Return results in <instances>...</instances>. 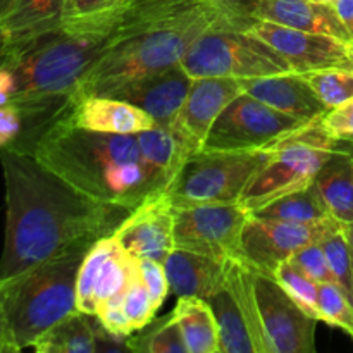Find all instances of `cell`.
<instances>
[{
	"instance_id": "cell-11",
	"label": "cell",
	"mask_w": 353,
	"mask_h": 353,
	"mask_svg": "<svg viewBox=\"0 0 353 353\" xmlns=\"http://www.w3.org/2000/svg\"><path fill=\"white\" fill-rule=\"evenodd\" d=\"M340 226V221L331 216L314 223H293L250 214L241 234V261L262 274L274 276L296 250L321 243Z\"/></svg>"
},
{
	"instance_id": "cell-51",
	"label": "cell",
	"mask_w": 353,
	"mask_h": 353,
	"mask_svg": "<svg viewBox=\"0 0 353 353\" xmlns=\"http://www.w3.org/2000/svg\"><path fill=\"white\" fill-rule=\"evenodd\" d=\"M350 148H352V154H353V141H350Z\"/></svg>"
},
{
	"instance_id": "cell-48",
	"label": "cell",
	"mask_w": 353,
	"mask_h": 353,
	"mask_svg": "<svg viewBox=\"0 0 353 353\" xmlns=\"http://www.w3.org/2000/svg\"><path fill=\"white\" fill-rule=\"evenodd\" d=\"M341 230H343V234L347 236L348 245H350L352 252H353V223H347V224H341Z\"/></svg>"
},
{
	"instance_id": "cell-2",
	"label": "cell",
	"mask_w": 353,
	"mask_h": 353,
	"mask_svg": "<svg viewBox=\"0 0 353 353\" xmlns=\"http://www.w3.org/2000/svg\"><path fill=\"white\" fill-rule=\"evenodd\" d=\"M250 17L221 0H137L116 40L102 52L76 86L71 102L110 95L124 83L176 65L190 45L216 28H247Z\"/></svg>"
},
{
	"instance_id": "cell-38",
	"label": "cell",
	"mask_w": 353,
	"mask_h": 353,
	"mask_svg": "<svg viewBox=\"0 0 353 353\" xmlns=\"http://www.w3.org/2000/svg\"><path fill=\"white\" fill-rule=\"evenodd\" d=\"M140 268L141 281L145 283L147 290L150 292L152 300H154L157 310H161L169 292H171V285H169V278L164 264L159 261H152V259H140Z\"/></svg>"
},
{
	"instance_id": "cell-53",
	"label": "cell",
	"mask_w": 353,
	"mask_h": 353,
	"mask_svg": "<svg viewBox=\"0 0 353 353\" xmlns=\"http://www.w3.org/2000/svg\"><path fill=\"white\" fill-rule=\"evenodd\" d=\"M134 2H137V0H134Z\"/></svg>"
},
{
	"instance_id": "cell-5",
	"label": "cell",
	"mask_w": 353,
	"mask_h": 353,
	"mask_svg": "<svg viewBox=\"0 0 353 353\" xmlns=\"http://www.w3.org/2000/svg\"><path fill=\"white\" fill-rule=\"evenodd\" d=\"M95 240L78 241L21 274L0 281L3 307L21 350L31 348L48 327L78 310V271Z\"/></svg>"
},
{
	"instance_id": "cell-33",
	"label": "cell",
	"mask_w": 353,
	"mask_h": 353,
	"mask_svg": "<svg viewBox=\"0 0 353 353\" xmlns=\"http://www.w3.org/2000/svg\"><path fill=\"white\" fill-rule=\"evenodd\" d=\"M336 286L353 302V254L341 226L321 241Z\"/></svg>"
},
{
	"instance_id": "cell-27",
	"label": "cell",
	"mask_w": 353,
	"mask_h": 353,
	"mask_svg": "<svg viewBox=\"0 0 353 353\" xmlns=\"http://www.w3.org/2000/svg\"><path fill=\"white\" fill-rule=\"evenodd\" d=\"M140 279V259L124 250L116 240L112 252L107 255L97 276L95 292H93L95 309L107 300L124 296Z\"/></svg>"
},
{
	"instance_id": "cell-24",
	"label": "cell",
	"mask_w": 353,
	"mask_h": 353,
	"mask_svg": "<svg viewBox=\"0 0 353 353\" xmlns=\"http://www.w3.org/2000/svg\"><path fill=\"white\" fill-rule=\"evenodd\" d=\"M188 353H221L219 326L210 303L196 296H179L174 310Z\"/></svg>"
},
{
	"instance_id": "cell-18",
	"label": "cell",
	"mask_w": 353,
	"mask_h": 353,
	"mask_svg": "<svg viewBox=\"0 0 353 353\" xmlns=\"http://www.w3.org/2000/svg\"><path fill=\"white\" fill-rule=\"evenodd\" d=\"M68 117L74 126L110 134H138L155 126L150 114L140 107L105 95L76 100L69 109Z\"/></svg>"
},
{
	"instance_id": "cell-45",
	"label": "cell",
	"mask_w": 353,
	"mask_h": 353,
	"mask_svg": "<svg viewBox=\"0 0 353 353\" xmlns=\"http://www.w3.org/2000/svg\"><path fill=\"white\" fill-rule=\"evenodd\" d=\"M331 7L353 40V0H334Z\"/></svg>"
},
{
	"instance_id": "cell-8",
	"label": "cell",
	"mask_w": 353,
	"mask_h": 353,
	"mask_svg": "<svg viewBox=\"0 0 353 353\" xmlns=\"http://www.w3.org/2000/svg\"><path fill=\"white\" fill-rule=\"evenodd\" d=\"M179 64L192 78L250 79L292 71L268 43L243 28H216L196 38Z\"/></svg>"
},
{
	"instance_id": "cell-9",
	"label": "cell",
	"mask_w": 353,
	"mask_h": 353,
	"mask_svg": "<svg viewBox=\"0 0 353 353\" xmlns=\"http://www.w3.org/2000/svg\"><path fill=\"white\" fill-rule=\"evenodd\" d=\"M250 214L240 202L176 207V248L217 261H241V234Z\"/></svg>"
},
{
	"instance_id": "cell-20",
	"label": "cell",
	"mask_w": 353,
	"mask_h": 353,
	"mask_svg": "<svg viewBox=\"0 0 353 353\" xmlns=\"http://www.w3.org/2000/svg\"><path fill=\"white\" fill-rule=\"evenodd\" d=\"M252 19L268 21L293 30L323 33L353 41L331 6L312 0H259L250 12Z\"/></svg>"
},
{
	"instance_id": "cell-26",
	"label": "cell",
	"mask_w": 353,
	"mask_h": 353,
	"mask_svg": "<svg viewBox=\"0 0 353 353\" xmlns=\"http://www.w3.org/2000/svg\"><path fill=\"white\" fill-rule=\"evenodd\" d=\"M95 316L76 310L40 334L31 348L38 353H95Z\"/></svg>"
},
{
	"instance_id": "cell-14",
	"label": "cell",
	"mask_w": 353,
	"mask_h": 353,
	"mask_svg": "<svg viewBox=\"0 0 353 353\" xmlns=\"http://www.w3.org/2000/svg\"><path fill=\"white\" fill-rule=\"evenodd\" d=\"M241 93L240 79L193 78L188 95L169 128L190 154L200 152L217 117Z\"/></svg>"
},
{
	"instance_id": "cell-13",
	"label": "cell",
	"mask_w": 353,
	"mask_h": 353,
	"mask_svg": "<svg viewBox=\"0 0 353 353\" xmlns=\"http://www.w3.org/2000/svg\"><path fill=\"white\" fill-rule=\"evenodd\" d=\"M245 31L268 43L300 74L327 68L353 69V41L259 19H252Z\"/></svg>"
},
{
	"instance_id": "cell-47",
	"label": "cell",
	"mask_w": 353,
	"mask_h": 353,
	"mask_svg": "<svg viewBox=\"0 0 353 353\" xmlns=\"http://www.w3.org/2000/svg\"><path fill=\"white\" fill-rule=\"evenodd\" d=\"M7 48H9V40H7L6 33H3V30L0 28V65H2L3 59H6Z\"/></svg>"
},
{
	"instance_id": "cell-25",
	"label": "cell",
	"mask_w": 353,
	"mask_h": 353,
	"mask_svg": "<svg viewBox=\"0 0 353 353\" xmlns=\"http://www.w3.org/2000/svg\"><path fill=\"white\" fill-rule=\"evenodd\" d=\"M207 302L212 307L219 326L221 353H259L243 309L228 279Z\"/></svg>"
},
{
	"instance_id": "cell-4",
	"label": "cell",
	"mask_w": 353,
	"mask_h": 353,
	"mask_svg": "<svg viewBox=\"0 0 353 353\" xmlns=\"http://www.w3.org/2000/svg\"><path fill=\"white\" fill-rule=\"evenodd\" d=\"M68 112L45 130L31 155L69 185L103 203L131 212L150 199L137 134L85 130L74 126Z\"/></svg>"
},
{
	"instance_id": "cell-46",
	"label": "cell",
	"mask_w": 353,
	"mask_h": 353,
	"mask_svg": "<svg viewBox=\"0 0 353 353\" xmlns=\"http://www.w3.org/2000/svg\"><path fill=\"white\" fill-rule=\"evenodd\" d=\"M221 2L226 3V6L230 7L231 10H234V12L250 17L252 9H254V6L259 2V0H221Z\"/></svg>"
},
{
	"instance_id": "cell-31",
	"label": "cell",
	"mask_w": 353,
	"mask_h": 353,
	"mask_svg": "<svg viewBox=\"0 0 353 353\" xmlns=\"http://www.w3.org/2000/svg\"><path fill=\"white\" fill-rule=\"evenodd\" d=\"M303 76L327 110L353 99V69L327 68Z\"/></svg>"
},
{
	"instance_id": "cell-36",
	"label": "cell",
	"mask_w": 353,
	"mask_h": 353,
	"mask_svg": "<svg viewBox=\"0 0 353 353\" xmlns=\"http://www.w3.org/2000/svg\"><path fill=\"white\" fill-rule=\"evenodd\" d=\"M123 307L126 310L128 317H130L134 333L145 330L155 319L159 312L154 300H152L150 292H148L141 279L124 295Z\"/></svg>"
},
{
	"instance_id": "cell-40",
	"label": "cell",
	"mask_w": 353,
	"mask_h": 353,
	"mask_svg": "<svg viewBox=\"0 0 353 353\" xmlns=\"http://www.w3.org/2000/svg\"><path fill=\"white\" fill-rule=\"evenodd\" d=\"M321 121L331 137L338 140H350L353 137V99L327 110Z\"/></svg>"
},
{
	"instance_id": "cell-50",
	"label": "cell",
	"mask_w": 353,
	"mask_h": 353,
	"mask_svg": "<svg viewBox=\"0 0 353 353\" xmlns=\"http://www.w3.org/2000/svg\"><path fill=\"white\" fill-rule=\"evenodd\" d=\"M312 2H316V3H324V6H331V3H333L334 0H312Z\"/></svg>"
},
{
	"instance_id": "cell-10",
	"label": "cell",
	"mask_w": 353,
	"mask_h": 353,
	"mask_svg": "<svg viewBox=\"0 0 353 353\" xmlns=\"http://www.w3.org/2000/svg\"><path fill=\"white\" fill-rule=\"evenodd\" d=\"M303 124L305 121L279 112L243 92L217 117L202 150L269 148Z\"/></svg>"
},
{
	"instance_id": "cell-30",
	"label": "cell",
	"mask_w": 353,
	"mask_h": 353,
	"mask_svg": "<svg viewBox=\"0 0 353 353\" xmlns=\"http://www.w3.org/2000/svg\"><path fill=\"white\" fill-rule=\"evenodd\" d=\"M114 245H116V238L112 234H105V236L97 238L90 250L86 252L85 259L79 265L78 281H76V307H78L79 312L95 316L97 309L93 292H95L97 276H99V271L107 255L112 252Z\"/></svg>"
},
{
	"instance_id": "cell-32",
	"label": "cell",
	"mask_w": 353,
	"mask_h": 353,
	"mask_svg": "<svg viewBox=\"0 0 353 353\" xmlns=\"http://www.w3.org/2000/svg\"><path fill=\"white\" fill-rule=\"evenodd\" d=\"M272 278L281 285V288L292 296L293 302L300 307L305 314H309L314 319H319V285L307 278L303 272L288 261L283 262L278 269H276Z\"/></svg>"
},
{
	"instance_id": "cell-16",
	"label": "cell",
	"mask_w": 353,
	"mask_h": 353,
	"mask_svg": "<svg viewBox=\"0 0 353 353\" xmlns=\"http://www.w3.org/2000/svg\"><path fill=\"white\" fill-rule=\"evenodd\" d=\"M192 83V76L183 69L181 64H176L124 83L105 97L126 100L150 114L155 124L169 126L181 109Z\"/></svg>"
},
{
	"instance_id": "cell-21",
	"label": "cell",
	"mask_w": 353,
	"mask_h": 353,
	"mask_svg": "<svg viewBox=\"0 0 353 353\" xmlns=\"http://www.w3.org/2000/svg\"><path fill=\"white\" fill-rule=\"evenodd\" d=\"M171 292L176 296L209 300L226 281L228 261L174 248L164 262Z\"/></svg>"
},
{
	"instance_id": "cell-37",
	"label": "cell",
	"mask_w": 353,
	"mask_h": 353,
	"mask_svg": "<svg viewBox=\"0 0 353 353\" xmlns=\"http://www.w3.org/2000/svg\"><path fill=\"white\" fill-rule=\"evenodd\" d=\"M124 6H128V0H65L62 23L97 19L107 14H116Z\"/></svg>"
},
{
	"instance_id": "cell-29",
	"label": "cell",
	"mask_w": 353,
	"mask_h": 353,
	"mask_svg": "<svg viewBox=\"0 0 353 353\" xmlns=\"http://www.w3.org/2000/svg\"><path fill=\"white\" fill-rule=\"evenodd\" d=\"M128 347L134 353H188L181 327L172 312L128 336Z\"/></svg>"
},
{
	"instance_id": "cell-23",
	"label": "cell",
	"mask_w": 353,
	"mask_h": 353,
	"mask_svg": "<svg viewBox=\"0 0 353 353\" xmlns=\"http://www.w3.org/2000/svg\"><path fill=\"white\" fill-rule=\"evenodd\" d=\"M64 7L65 0H16L6 16L0 17V28L9 45L23 43L38 34L57 30Z\"/></svg>"
},
{
	"instance_id": "cell-44",
	"label": "cell",
	"mask_w": 353,
	"mask_h": 353,
	"mask_svg": "<svg viewBox=\"0 0 353 353\" xmlns=\"http://www.w3.org/2000/svg\"><path fill=\"white\" fill-rule=\"evenodd\" d=\"M16 90L17 83L14 72L9 68H6V65H0V107L12 102Z\"/></svg>"
},
{
	"instance_id": "cell-35",
	"label": "cell",
	"mask_w": 353,
	"mask_h": 353,
	"mask_svg": "<svg viewBox=\"0 0 353 353\" xmlns=\"http://www.w3.org/2000/svg\"><path fill=\"white\" fill-rule=\"evenodd\" d=\"M288 262L295 265L300 272H303L307 278L316 281L317 285H323V283L336 285V279H334L333 272H331L321 243H312L300 248L288 259Z\"/></svg>"
},
{
	"instance_id": "cell-12",
	"label": "cell",
	"mask_w": 353,
	"mask_h": 353,
	"mask_svg": "<svg viewBox=\"0 0 353 353\" xmlns=\"http://www.w3.org/2000/svg\"><path fill=\"white\" fill-rule=\"evenodd\" d=\"M254 286L268 353L316 352L317 319L303 312L272 276L254 269Z\"/></svg>"
},
{
	"instance_id": "cell-6",
	"label": "cell",
	"mask_w": 353,
	"mask_h": 353,
	"mask_svg": "<svg viewBox=\"0 0 353 353\" xmlns=\"http://www.w3.org/2000/svg\"><path fill=\"white\" fill-rule=\"evenodd\" d=\"M338 143L340 140L327 133L321 117L292 131L269 147L271 159L245 188L240 203L254 212L272 200L312 185Z\"/></svg>"
},
{
	"instance_id": "cell-34",
	"label": "cell",
	"mask_w": 353,
	"mask_h": 353,
	"mask_svg": "<svg viewBox=\"0 0 353 353\" xmlns=\"http://www.w3.org/2000/svg\"><path fill=\"white\" fill-rule=\"evenodd\" d=\"M319 319L343 330L353 340V302L336 285H319Z\"/></svg>"
},
{
	"instance_id": "cell-28",
	"label": "cell",
	"mask_w": 353,
	"mask_h": 353,
	"mask_svg": "<svg viewBox=\"0 0 353 353\" xmlns=\"http://www.w3.org/2000/svg\"><path fill=\"white\" fill-rule=\"evenodd\" d=\"M252 214L268 219L293 221V223H314L330 217L326 203L314 183L281 199L272 200L271 203L259 207Z\"/></svg>"
},
{
	"instance_id": "cell-3",
	"label": "cell",
	"mask_w": 353,
	"mask_h": 353,
	"mask_svg": "<svg viewBox=\"0 0 353 353\" xmlns=\"http://www.w3.org/2000/svg\"><path fill=\"white\" fill-rule=\"evenodd\" d=\"M121 26L114 31H71L59 26L9 45L2 65L16 76L17 90L10 103L23 112V133L12 150L31 154L45 130L71 109L76 86L116 40Z\"/></svg>"
},
{
	"instance_id": "cell-1",
	"label": "cell",
	"mask_w": 353,
	"mask_h": 353,
	"mask_svg": "<svg viewBox=\"0 0 353 353\" xmlns=\"http://www.w3.org/2000/svg\"><path fill=\"white\" fill-rule=\"evenodd\" d=\"M6 183V238L0 281L88 238L112 234L130 214L79 192L34 155L0 150Z\"/></svg>"
},
{
	"instance_id": "cell-15",
	"label": "cell",
	"mask_w": 353,
	"mask_h": 353,
	"mask_svg": "<svg viewBox=\"0 0 353 353\" xmlns=\"http://www.w3.org/2000/svg\"><path fill=\"white\" fill-rule=\"evenodd\" d=\"M112 236L134 257L164 264L176 248L174 207L165 195L147 199L121 221Z\"/></svg>"
},
{
	"instance_id": "cell-43",
	"label": "cell",
	"mask_w": 353,
	"mask_h": 353,
	"mask_svg": "<svg viewBox=\"0 0 353 353\" xmlns=\"http://www.w3.org/2000/svg\"><path fill=\"white\" fill-rule=\"evenodd\" d=\"M21 352L19 345L16 343L12 330H10L9 317H7L6 307H3L2 292H0V353H17Z\"/></svg>"
},
{
	"instance_id": "cell-41",
	"label": "cell",
	"mask_w": 353,
	"mask_h": 353,
	"mask_svg": "<svg viewBox=\"0 0 353 353\" xmlns=\"http://www.w3.org/2000/svg\"><path fill=\"white\" fill-rule=\"evenodd\" d=\"M23 133V112L14 103L0 107V150L10 148Z\"/></svg>"
},
{
	"instance_id": "cell-52",
	"label": "cell",
	"mask_w": 353,
	"mask_h": 353,
	"mask_svg": "<svg viewBox=\"0 0 353 353\" xmlns=\"http://www.w3.org/2000/svg\"><path fill=\"white\" fill-rule=\"evenodd\" d=\"M134 2V0H128V6H130V3H133Z\"/></svg>"
},
{
	"instance_id": "cell-17",
	"label": "cell",
	"mask_w": 353,
	"mask_h": 353,
	"mask_svg": "<svg viewBox=\"0 0 353 353\" xmlns=\"http://www.w3.org/2000/svg\"><path fill=\"white\" fill-rule=\"evenodd\" d=\"M240 83L245 93L295 119L310 123L327 112L326 105L300 72H278L261 78L240 79Z\"/></svg>"
},
{
	"instance_id": "cell-7",
	"label": "cell",
	"mask_w": 353,
	"mask_h": 353,
	"mask_svg": "<svg viewBox=\"0 0 353 353\" xmlns=\"http://www.w3.org/2000/svg\"><path fill=\"white\" fill-rule=\"evenodd\" d=\"M261 150H200L190 155L165 196L171 205L240 202L245 188L271 159Z\"/></svg>"
},
{
	"instance_id": "cell-22",
	"label": "cell",
	"mask_w": 353,
	"mask_h": 353,
	"mask_svg": "<svg viewBox=\"0 0 353 353\" xmlns=\"http://www.w3.org/2000/svg\"><path fill=\"white\" fill-rule=\"evenodd\" d=\"M327 212L341 224L353 223V154L350 141L340 140L330 161L314 179Z\"/></svg>"
},
{
	"instance_id": "cell-39",
	"label": "cell",
	"mask_w": 353,
	"mask_h": 353,
	"mask_svg": "<svg viewBox=\"0 0 353 353\" xmlns=\"http://www.w3.org/2000/svg\"><path fill=\"white\" fill-rule=\"evenodd\" d=\"M123 299L124 296H119V299H112L100 303L97 307L95 317L110 333L119 334V336H131L134 333V330L131 326L130 317H128L126 310L123 307Z\"/></svg>"
},
{
	"instance_id": "cell-49",
	"label": "cell",
	"mask_w": 353,
	"mask_h": 353,
	"mask_svg": "<svg viewBox=\"0 0 353 353\" xmlns=\"http://www.w3.org/2000/svg\"><path fill=\"white\" fill-rule=\"evenodd\" d=\"M14 2H16V0H0V17L6 16V12L12 7Z\"/></svg>"
},
{
	"instance_id": "cell-19",
	"label": "cell",
	"mask_w": 353,
	"mask_h": 353,
	"mask_svg": "<svg viewBox=\"0 0 353 353\" xmlns=\"http://www.w3.org/2000/svg\"><path fill=\"white\" fill-rule=\"evenodd\" d=\"M150 199L168 193L190 152L169 126L155 124L137 134Z\"/></svg>"
},
{
	"instance_id": "cell-54",
	"label": "cell",
	"mask_w": 353,
	"mask_h": 353,
	"mask_svg": "<svg viewBox=\"0 0 353 353\" xmlns=\"http://www.w3.org/2000/svg\"><path fill=\"white\" fill-rule=\"evenodd\" d=\"M352 254H353V252H352Z\"/></svg>"
},
{
	"instance_id": "cell-42",
	"label": "cell",
	"mask_w": 353,
	"mask_h": 353,
	"mask_svg": "<svg viewBox=\"0 0 353 353\" xmlns=\"http://www.w3.org/2000/svg\"><path fill=\"white\" fill-rule=\"evenodd\" d=\"M95 352H130L128 347V336H119L100 324L97 319L95 323Z\"/></svg>"
}]
</instances>
